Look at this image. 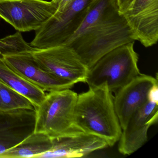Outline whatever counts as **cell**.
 Wrapping results in <instances>:
<instances>
[{
  "instance_id": "6da1fadb",
  "label": "cell",
  "mask_w": 158,
  "mask_h": 158,
  "mask_svg": "<svg viewBox=\"0 0 158 158\" xmlns=\"http://www.w3.org/2000/svg\"><path fill=\"white\" fill-rule=\"evenodd\" d=\"M133 41L126 21L115 8L101 16H85L64 45L72 47L89 69L110 52Z\"/></svg>"
},
{
  "instance_id": "7a4b0ae2",
  "label": "cell",
  "mask_w": 158,
  "mask_h": 158,
  "mask_svg": "<svg viewBox=\"0 0 158 158\" xmlns=\"http://www.w3.org/2000/svg\"><path fill=\"white\" fill-rule=\"evenodd\" d=\"M74 120L79 131L100 138L110 147L119 141L122 134L114 97L106 85L89 88L78 95Z\"/></svg>"
},
{
  "instance_id": "3957f363",
  "label": "cell",
  "mask_w": 158,
  "mask_h": 158,
  "mask_svg": "<svg viewBox=\"0 0 158 158\" xmlns=\"http://www.w3.org/2000/svg\"><path fill=\"white\" fill-rule=\"evenodd\" d=\"M134 44L133 41L116 48L89 69L85 83L89 88L106 85L110 91L115 93L140 75Z\"/></svg>"
},
{
  "instance_id": "277c9868",
  "label": "cell",
  "mask_w": 158,
  "mask_h": 158,
  "mask_svg": "<svg viewBox=\"0 0 158 158\" xmlns=\"http://www.w3.org/2000/svg\"><path fill=\"white\" fill-rule=\"evenodd\" d=\"M78 94L71 89L52 91L36 111L35 132L51 138L83 133L75 126L74 113Z\"/></svg>"
},
{
  "instance_id": "5b68a950",
  "label": "cell",
  "mask_w": 158,
  "mask_h": 158,
  "mask_svg": "<svg viewBox=\"0 0 158 158\" xmlns=\"http://www.w3.org/2000/svg\"><path fill=\"white\" fill-rule=\"evenodd\" d=\"M92 1L74 0L63 13L53 15L35 31L30 46L45 49L64 45L81 24Z\"/></svg>"
},
{
  "instance_id": "8992f818",
  "label": "cell",
  "mask_w": 158,
  "mask_h": 158,
  "mask_svg": "<svg viewBox=\"0 0 158 158\" xmlns=\"http://www.w3.org/2000/svg\"><path fill=\"white\" fill-rule=\"evenodd\" d=\"M32 53L42 69L58 78L74 85L85 83L89 68L70 46L36 49Z\"/></svg>"
},
{
  "instance_id": "52a82bcc",
  "label": "cell",
  "mask_w": 158,
  "mask_h": 158,
  "mask_svg": "<svg viewBox=\"0 0 158 158\" xmlns=\"http://www.w3.org/2000/svg\"><path fill=\"white\" fill-rule=\"evenodd\" d=\"M56 10L52 1L0 0V18L20 32L36 31Z\"/></svg>"
},
{
  "instance_id": "ba28073f",
  "label": "cell",
  "mask_w": 158,
  "mask_h": 158,
  "mask_svg": "<svg viewBox=\"0 0 158 158\" xmlns=\"http://www.w3.org/2000/svg\"><path fill=\"white\" fill-rule=\"evenodd\" d=\"M132 32L134 40L145 48L158 40V0H134L123 15Z\"/></svg>"
},
{
  "instance_id": "9c48e42d",
  "label": "cell",
  "mask_w": 158,
  "mask_h": 158,
  "mask_svg": "<svg viewBox=\"0 0 158 158\" xmlns=\"http://www.w3.org/2000/svg\"><path fill=\"white\" fill-rule=\"evenodd\" d=\"M2 58L14 71L45 92L71 89L74 85L42 69L30 51L6 54Z\"/></svg>"
},
{
  "instance_id": "30bf717a",
  "label": "cell",
  "mask_w": 158,
  "mask_h": 158,
  "mask_svg": "<svg viewBox=\"0 0 158 158\" xmlns=\"http://www.w3.org/2000/svg\"><path fill=\"white\" fill-rule=\"evenodd\" d=\"M158 79L140 74L115 93L114 109L122 130L133 114L148 101L149 91Z\"/></svg>"
},
{
  "instance_id": "8fae6325",
  "label": "cell",
  "mask_w": 158,
  "mask_h": 158,
  "mask_svg": "<svg viewBox=\"0 0 158 158\" xmlns=\"http://www.w3.org/2000/svg\"><path fill=\"white\" fill-rule=\"evenodd\" d=\"M158 119V103L148 101L131 116L122 130L118 150L123 155H130L143 146L148 140V132Z\"/></svg>"
},
{
  "instance_id": "7c38bea8",
  "label": "cell",
  "mask_w": 158,
  "mask_h": 158,
  "mask_svg": "<svg viewBox=\"0 0 158 158\" xmlns=\"http://www.w3.org/2000/svg\"><path fill=\"white\" fill-rule=\"evenodd\" d=\"M35 118V110L0 111V155L34 132Z\"/></svg>"
},
{
  "instance_id": "4fadbf2b",
  "label": "cell",
  "mask_w": 158,
  "mask_h": 158,
  "mask_svg": "<svg viewBox=\"0 0 158 158\" xmlns=\"http://www.w3.org/2000/svg\"><path fill=\"white\" fill-rule=\"evenodd\" d=\"M52 139L51 148L38 158H79L108 147L100 138L84 133Z\"/></svg>"
},
{
  "instance_id": "5bb4252c",
  "label": "cell",
  "mask_w": 158,
  "mask_h": 158,
  "mask_svg": "<svg viewBox=\"0 0 158 158\" xmlns=\"http://www.w3.org/2000/svg\"><path fill=\"white\" fill-rule=\"evenodd\" d=\"M0 82L27 98L36 110L46 96L45 91L12 69L0 57Z\"/></svg>"
},
{
  "instance_id": "9a60e30c",
  "label": "cell",
  "mask_w": 158,
  "mask_h": 158,
  "mask_svg": "<svg viewBox=\"0 0 158 158\" xmlns=\"http://www.w3.org/2000/svg\"><path fill=\"white\" fill-rule=\"evenodd\" d=\"M52 146V139L49 136L34 132L17 146L3 152L0 158H38Z\"/></svg>"
},
{
  "instance_id": "2e32d148",
  "label": "cell",
  "mask_w": 158,
  "mask_h": 158,
  "mask_svg": "<svg viewBox=\"0 0 158 158\" xmlns=\"http://www.w3.org/2000/svg\"><path fill=\"white\" fill-rule=\"evenodd\" d=\"M0 98L3 111L19 109L35 110L34 105L27 98L1 82H0Z\"/></svg>"
},
{
  "instance_id": "e0dca14e",
  "label": "cell",
  "mask_w": 158,
  "mask_h": 158,
  "mask_svg": "<svg viewBox=\"0 0 158 158\" xmlns=\"http://www.w3.org/2000/svg\"><path fill=\"white\" fill-rule=\"evenodd\" d=\"M23 38L21 32H17L13 35L7 36L0 39V57L11 53L23 51L35 50Z\"/></svg>"
},
{
  "instance_id": "ac0fdd59",
  "label": "cell",
  "mask_w": 158,
  "mask_h": 158,
  "mask_svg": "<svg viewBox=\"0 0 158 158\" xmlns=\"http://www.w3.org/2000/svg\"><path fill=\"white\" fill-rule=\"evenodd\" d=\"M52 1L55 4L57 9L54 14L59 15L63 13L69 8L74 0H52Z\"/></svg>"
},
{
  "instance_id": "d6986e66",
  "label": "cell",
  "mask_w": 158,
  "mask_h": 158,
  "mask_svg": "<svg viewBox=\"0 0 158 158\" xmlns=\"http://www.w3.org/2000/svg\"><path fill=\"white\" fill-rule=\"evenodd\" d=\"M134 0H116L119 13L123 15L130 7Z\"/></svg>"
},
{
  "instance_id": "ffe728a7",
  "label": "cell",
  "mask_w": 158,
  "mask_h": 158,
  "mask_svg": "<svg viewBox=\"0 0 158 158\" xmlns=\"http://www.w3.org/2000/svg\"><path fill=\"white\" fill-rule=\"evenodd\" d=\"M148 99L149 101L158 103V83L155 84L150 89Z\"/></svg>"
},
{
  "instance_id": "44dd1931",
  "label": "cell",
  "mask_w": 158,
  "mask_h": 158,
  "mask_svg": "<svg viewBox=\"0 0 158 158\" xmlns=\"http://www.w3.org/2000/svg\"><path fill=\"white\" fill-rule=\"evenodd\" d=\"M0 111H3V108H2V103L1 98H0Z\"/></svg>"
}]
</instances>
